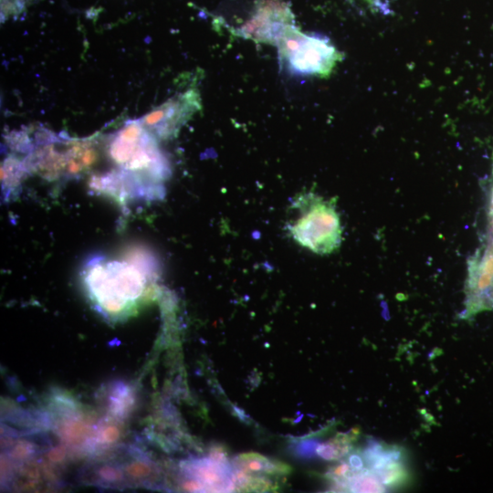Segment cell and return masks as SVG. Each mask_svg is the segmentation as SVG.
<instances>
[{
	"label": "cell",
	"instance_id": "obj_1",
	"mask_svg": "<svg viewBox=\"0 0 493 493\" xmlns=\"http://www.w3.org/2000/svg\"><path fill=\"white\" fill-rule=\"evenodd\" d=\"M299 215L288 225L292 239L319 255L335 251L341 243L342 228L334 203L312 193L300 194L294 202Z\"/></svg>",
	"mask_w": 493,
	"mask_h": 493
},
{
	"label": "cell",
	"instance_id": "obj_2",
	"mask_svg": "<svg viewBox=\"0 0 493 493\" xmlns=\"http://www.w3.org/2000/svg\"><path fill=\"white\" fill-rule=\"evenodd\" d=\"M282 68L298 76L329 77L343 59L331 40L319 33H304L297 26L277 45Z\"/></svg>",
	"mask_w": 493,
	"mask_h": 493
},
{
	"label": "cell",
	"instance_id": "obj_3",
	"mask_svg": "<svg viewBox=\"0 0 493 493\" xmlns=\"http://www.w3.org/2000/svg\"><path fill=\"white\" fill-rule=\"evenodd\" d=\"M106 270L89 272L87 278L90 294L108 311H118L134 301L142 293L145 279L137 271L125 269L120 263H109Z\"/></svg>",
	"mask_w": 493,
	"mask_h": 493
},
{
	"label": "cell",
	"instance_id": "obj_4",
	"mask_svg": "<svg viewBox=\"0 0 493 493\" xmlns=\"http://www.w3.org/2000/svg\"><path fill=\"white\" fill-rule=\"evenodd\" d=\"M296 27L289 4L283 0H259L252 16L238 28L236 36L257 43L277 46Z\"/></svg>",
	"mask_w": 493,
	"mask_h": 493
},
{
	"label": "cell",
	"instance_id": "obj_5",
	"mask_svg": "<svg viewBox=\"0 0 493 493\" xmlns=\"http://www.w3.org/2000/svg\"><path fill=\"white\" fill-rule=\"evenodd\" d=\"M465 309L460 317L468 319L493 309V237L488 236L467 259Z\"/></svg>",
	"mask_w": 493,
	"mask_h": 493
},
{
	"label": "cell",
	"instance_id": "obj_6",
	"mask_svg": "<svg viewBox=\"0 0 493 493\" xmlns=\"http://www.w3.org/2000/svg\"><path fill=\"white\" fill-rule=\"evenodd\" d=\"M201 106L199 91L189 89L146 115L143 124L162 139L172 138Z\"/></svg>",
	"mask_w": 493,
	"mask_h": 493
},
{
	"label": "cell",
	"instance_id": "obj_7",
	"mask_svg": "<svg viewBox=\"0 0 493 493\" xmlns=\"http://www.w3.org/2000/svg\"><path fill=\"white\" fill-rule=\"evenodd\" d=\"M360 452L365 467L386 488H399L408 481L409 471L402 447L370 439Z\"/></svg>",
	"mask_w": 493,
	"mask_h": 493
},
{
	"label": "cell",
	"instance_id": "obj_8",
	"mask_svg": "<svg viewBox=\"0 0 493 493\" xmlns=\"http://www.w3.org/2000/svg\"><path fill=\"white\" fill-rule=\"evenodd\" d=\"M184 471L191 481V489H207L210 491H231L236 489L234 473L228 461L217 460L214 457L195 459L186 462Z\"/></svg>",
	"mask_w": 493,
	"mask_h": 493
},
{
	"label": "cell",
	"instance_id": "obj_9",
	"mask_svg": "<svg viewBox=\"0 0 493 493\" xmlns=\"http://www.w3.org/2000/svg\"><path fill=\"white\" fill-rule=\"evenodd\" d=\"M234 466L236 470L246 474L256 473L255 476H283L288 475L290 467L278 460H271L257 453H245L234 458Z\"/></svg>",
	"mask_w": 493,
	"mask_h": 493
},
{
	"label": "cell",
	"instance_id": "obj_10",
	"mask_svg": "<svg viewBox=\"0 0 493 493\" xmlns=\"http://www.w3.org/2000/svg\"><path fill=\"white\" fill-rule=\"evenodd\" d=\"M357 435L358 431L340 433L327 442L317 445L316 454L325 460H339L351 453Z\"/></svg>",
	"mask_w": 493,
	"mask_h": 493
},
{
	"label": "cell",
	"instance_id": "obj_11",
	"mask_svg": "<svg viewBox=\"0 0 493 493\" xmlns=\"http://www.w3.org/2000/svg\"><path fill=\"white\" fill-rule=\"evenodd\" d=\"M34 0H1V10L5 16L17 15Z\"/></svg>",
	"mask_w": 493,
	"mask_h": 493
},
{
	"label": "cell",
	"instance_id": "obj_12",
	"mask_svg": "<svg viewBox=\"0 0 493 493\" xmlns=\"http://www.w3.org/2000/svg\"><path fill=\"white\" fill-rule=\"evenodd\" d=\"M372 7L379 11L386 13L388 11V4L386 0H365Z\"/></svg>",
	"mask_w": 493,
	"mask_h": 493
},
{
	"label": "cell",
	"instance_id": "obj_13",
	"mask_svg": "<svg viewBox=\"0 0 493 493\" xmlns=\"http://www.w3.org/2000/svg\"><path fill=\"white\" fill-rule=\"evenodd\" d=\"M488 219H489V233L488 236L493 237V189L490 194L489 199V207H488Z\"/></svg>",
	"mask_w": 493,
	"mask_h": 493
}]
</instances>
